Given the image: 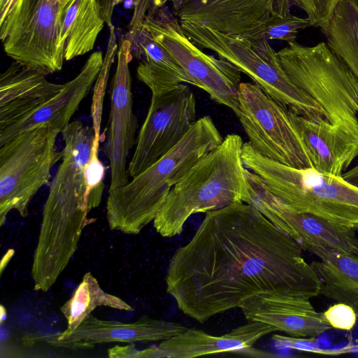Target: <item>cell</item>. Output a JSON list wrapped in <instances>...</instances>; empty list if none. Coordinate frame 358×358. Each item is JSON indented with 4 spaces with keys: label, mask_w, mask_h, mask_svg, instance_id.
<instances>
[{
    "label": "cell",
    "mask_w": 358,
    "mask_h": 358,
    "mask_svg": "<svg viewBox=\"0 0 358 358\" xmlns=\"http://www.w3.org/2000/svg\"><path fill=\"white\" fill-rule=\"evenodd\" d=\"M352 254H354L355 255H356L358 257V243L356 245V247L355 248Z\"/></svg>",
    "instance_id": "obj_39"
},
{
    "label": "cell",
    "mask_w": 358,
    "mask_h": 358,
    "mask_svg": "<svg viewBox=\"0 0 358 358\" xmlns=\"http://www.w3.org/2000/svg\"><path fill=\"white\" fill-rule=\"evenodd\" d=\"M301 247L251 204L206 213L192 239L169 261L166 292L203 323L247 298L279 292L311 299L322 282Z\"/></svg>",
    "instance_id": "obj_1"
},
{
    "label": "cell",
    "mask_w": 358,
    "mask_h": 358,
    "mask_svg": "<svg viewBox=\"0 0 358 358\" xmlns=\"http://www.w3.org/2000/svg\"><path fill=\"white\" fill-rule=\"evenodd\" d=\"M138 79L157 94L190 81L184 70L166 50L143 59L137 67Z\"/></svg>",
    "instance_id": "obj_27"
},
{
    "label": "cell",
    "mask_w": 358,
    "mask_h": 358,
    "mask_svg": "<svg viewBox=\"0 0 358 358\" xmlns=\"http://www.w3.org/2000/svg\"><path fill=\"white\" fill-rule=\"evenodd\" d=\"M323 313L325 320L331 328L350 331L356 324L357 315L354 308L345 303L338 302L329 306Z\"/></svg>",
    "instance_id": "obj_30"
},
{
    "label": "cell",
    "mask_w": 358,
    "mask_h": 358,
    "mask_svg": "<svg viewBox=\"0 0 358 358\" xmlns=\"http://www.w3.org/2000/svg\"><path fill=\"white\" fill-rule=\"evenodd\" d=\"M69 1V0H62V6H63V4H64V3H65L66 1Z\"/></svg>",
    "instance_id": "obj_42"
},
{
    "label": "cell",
    "mask_w": 358,
    "mask_h": 358,
    "mask_svg": "<svg viewBox=\"0 0 358 358\" xmlns=\"http://www.w3.org/2000/svg\"><path fill=\"white\" fill-rule=\"evenodd\" d=\"M110 34L106 48V52L103 57V65L99 75L96 80L94 93L93 96L92 112L101 113L104 92L111 64L117 52V38L113 25L110 27Z\"/></svg>",
    "instance_id": "obj_28"
},
{
    "label": "cell",
    "mask_w": 358,
    "mask_h": 358,
    "mask_svg": "<svg viewBox=\"0 0 358 358\" xmlns=\"http://www.w3.org/2000/svg\"><path fill=\"white\" fill-rule=\"evenodd\" d=\"M274 331L278 329L272 325L252 321L222 336L187 329L157 345L137 350L136 358H192L218 353L233 354L241 348L253 346L259 338Z\"/></svg>",
    "instance_id": "obj_18"
},
{
    "label": "cell",
    "mask_w": 358,
    "mask_h": 358,
    "mask_svg": "<svg viewBox=\"0 0 358 358\" xmlns=\"http://www.w3.org/2000/svg\"><path fill=\"white\" fill-rule=\"evenodd\" d=\"M352 229L355 231H358V224L352 227Z\"/></svg>",
    "instance_id": "obj_41"
},
{
    "label": "cell",
    "mask_w": 358,
    "mask_h": 358,
    "mask_svg": "<svg viewBox=\"0 0 358 358\" xmlns=\"http://www.w3.org/2000/svg\"><path fill=\"white\" fill-rule=\"evenodd\" d=\"M103 62L101 51L92 53L80 73L63 84L62 89L55 96L28 116L0 130V146L24 131L44 125L62 133L96 82Z\"/></svg>",
    "instance_id": "obj_19"
},
{
    "label": "cell",
    "mask_w": 358,
    "mask_h": 358,
    "mask_svg": "<svg viewBox=\"0 0 358 358\" xmlns=\"http://www.w3.org/2000/svg\"><path fill=\"white\" fill-rule=\"evenodd\" d=\"M185 0H152V7L160 8L168 2H171L176 14L180 10Z\"/></svg>",
    "instance_id": "obj_35"
},
{
    "label": "cell",
    "mask_w": 358,
    "mask_h": 358,
    "mask_svg": "<svg viewBox=\"0 0 358 358\" xmlns=\"http://www.w3.org/2000/svg\"><path fill=\"white\" fill-rule=\"evenodd\" d=\"M196 117L195 96L186 85L152 94L127 169L129 176L135 177L169 152L191 129Z\"/></svg>",
    "instance_id": "obj_13"
},
{
    "label": "cell",
    "mask_w": 358,
    "mask_h": 358,
    "mask_svg": "<svg viewBox=\"0 0 358 358\" xmlns=\"http://www.w3.org/2000/svg\"><path fill=\"white\" fill-rule=\"evenodd\" d=\"M20 0H7L5 5L0 9V22H3L13 7Z\"/></svg>",
    "instance_id": "obj_36"
},
{
    "label": "cell",
    "mask_w": 358,
    "mask_h": 358,
    "mask_svg": "<svg viewBox=\"0 0 358 358\" xmlns=\"http://www.w3.org/2000/svg\"><path fill=\"white\" fill-rule=\"evenodd\" d=\"M143 27L184 70L190 85L203 90L217 103L237 112L241 72L236 67L202 51L187 36L179 19L165 6H152Z\"/></svg>",
    "instance_id": "obj_9"
},
{
    "label": "cell",
    "mask_w": 358,
    "mask_h": 358,
    "mask_svg": "<svg viewBox=\"0 0 358 358\" xmlns=\"http://www.w3.org/2000/svg\"><path fill=\"white\" fill-rule=\"evenodd\" d=\"M275 0H185L176 13L180 22L224 34L243 35L273 8Z\"/></svg>",
    "instance_id": "obj_21"
},
{
    "label": "cell",
    "mask_w": 358,
    "mask_h": 358,
    "mask_svg": "<svg viewBox=\"0 0 358 358\" xmlns=\"http://www.w3.org/2000/svg\"><path fill=\"white\" fill-rule=\"evenodd\" d=\"M43 70L13 62L0 78V130L20 121L55 96L63 84Z\"/></svg>",
    "instance_id": "obj_20"
},
{
    "label": "cell",
    "mask_w": 358,
    "mask_h": 358,
    "mask_svg": "<svg viewBox=\"0 0 358 358\" xmlns=\"http://www.w3.org/2000/svg\"><path fill=\"white\" fill-rule=\"evenodd\" d=\"M60 131L49 125L24 131L0 146V226L8 213L24 217L31 199L49 182L62 159L56 146Z\"/></svg>",
    "instance_id": "obj_8"
},
{
    "label": "cell",
    "mask_w": 358,
    "mask_h": 358,
    "mask_svg": "<svg viewBox=\"0 0 358 358\" xmlns=\"http://www.w3.org/2000/svg\"><path fill=\"white\" fill-rule=\"evenodd\" d=\"M62 0H20L0 22V38L14 62L45 71H59Z\"/></svg>",
    "instance_id": "obj_11"
},
{
    "label": "cell",
    "mask_w": 358,
    "mask_h": 358,
    "mask_svg": "<svg viewBox=\"0 0 358 358\" xmlns=\"http://www.w3.org/2000/svg\"><path fill=\"white\" fill-rule=\"evenodd\" d=\"M245 173L250 195L246 203L255 207L303 250L320 259L334 253L353 252L358 238L352 228L290 209L266 188L258 176L247 169Z\"/></svg>",
    "instance_id": "obj_12"
},
{
    "label": "cell",
    "mask_w": 358,
    "mask_h": 358,
    "mask_svg": "<svg viewBox=\"0 0 358 358\" xmlns=\"http://www.w3.org/2000/svg\"><path fill=\"white\" fill-rule=\"evenodd\" d=\"M14 254V250L9 249L5 255L3 257L1 262V273H2L4 268L6 266L10 259L12 258Z\"/></svg>",
    "instance_id": "obj_37"
},
{
    "label": "cell",
    "mask_w": 358,
    "mask_h": 358,
    "mask_svg": "<svg viewBox=\"0 0 358 358\" xmlns=\"http://www.w3.org/2000/svg\"><path fill=\"white\" fill-rule=\"evenodd\" d=\"M187 328L182 324L143 315L134 322L99 319L89 314L71 333L45 337L48 343L70 350H90L110 343L159 342L178 336Z\"/></svg>",
    "instance_id": "obj_15"
},
{
    "label": "cell",
    "mask_w": 358,
    "mask_h": 358,
    "mask_svg": "<svg viewBox=\"0 0 358 358\" xmlns=\"http://www.w3.org/2000/svg\"><path fill=\"white\" fill-rule=\"evenodd\" d=\"M63 156L45 202L42 220L67 228H85L95 222L89 213L97 208L105 187L106 167L99 159L100 135L80 120L62 131Z\"/></svg>",
    "instance_id": "obj_4"
},
{
    "label": "cell",
    "mask_w": 358,
    "mask_h": 358,
    "mask_svg": "<svg viewBox=\"0 0 358 358\" xmlns=\"http://www.w3.org/2000/svg\"><path fill=\"white\" fill-rule=\"evenodd\" d=\"M117 52V64L110 91L106 153L110 168L108 192L126 185L128 180L127 159L136 143L137 118L133 111L131 76L129 64L132 59L131 42L121 38Z\"/></svg>",
    "instance_id": "obj_14"
},
{
    "label": "cell",
    "mask_w": 358,
    "mask_h": 358,
    "mask_svg": "<svg viewBox=\"0 0 358 358\" xmlns=\"http://www.w3.org/2000/svg\"><path fill=\"white\" fill-rule=\"evenodd\" d=\"M239 308L248 322L268 324L291 336L313 338L331 329L304 296L265 292L247 298Z\"/></svg>",
    "instance_id": "obj_16"
},
{
    "label": "cell",
    "mask_w": 358,
    "mask_h": 358,
    "mask_svg": "<svg viewBox=\"0 0 358 358\" xmlns=\"http://www.w3.org/2000/svg\"><path fill=\"white\" fill-rule=\"evenodd\" d=\"M180 24L195 45L215 52L292 112L311 120H325L332 123L322 108L291 81L282 66L278 52L267 40L227 34L188 22Z\"/></svg>",
    "instance_id": "obj_6"
},
{
    "label": "cell",
    "mask_w": 358,
    "mask_h": 358,
    "mask_svg": "<svg viewBox=\"0 0 358 358\" xmlns=\"http://www.w3.org/2000/svg\"><path fill=\"white\" fill-rule=\"evenodd\" d=\"M278 55L291 81L322 108L332 124L358 122V78L327 43L304 46L294 41Z\"/></svg>",
    "instance_id": "obj_7"
},
{
    "label": "cell",
    "mask_w": 358,
    "mask_h": 358,
    "mask_svg": "<svg viewBox=\"0 0 358 358\" xmlns=\"http://www.w3.org/2000/svg\"><path fill=\"white\" fill-rule=\"evenodd\" d=\"M289 116L308 148L313 168L341 177L358 156V122L315 121L290 110Z\"/></svg>",
    "instance_id": "obj_17"
},
{
    "label": "cell",
    "mask_w": 358,
    "mask_h": 358,
    "mask_svg": "<svg viewBox=\"0 0 358 358\" xmlns=\"http://www.w3.org/2000/svg\"></svg>",
    "instance_id": "obj_44"
},
{
    "label": "cell",
    "mask_w": 358,
    "mask_h": 358,
    "mask_svg": "<svg viewBox=\"0 0 358 358\" xmlns=\"http://www.w3.org/2000/svg\"><path fill=\"white\" fill-rule=\"evenodd\" d=\"M290 0H275L272 9L242 36L252 39L279 40L287 43L296 41L299 31L311 27L308 17L290 12Z\"/></svg>",
    "instance_id": "obj_26"
},
{
    "label": "cell",
    "mask_w": 358,
    "mask_h": 358,
    "mask_svg": "<svg viewBox=\"0 0 358 358\" xmlns=\"http://www.w3.org/2000/svg\"><path fill=\"white\" fill-rule=\"evenodd\" d=\"M331 51L358 78V5L342 0L327 24L320 29Z\"/></svg>",
    "instance_id": "obj_24"
},
{
    "label": "cell",
    "mask_w": 358,
    "mask_h": 358,
    "mask_svg": "<svg viewBox=\"0 0 358 358\" xmlns=\"http://www.w3.org/2000/svg\"><path fill=\"white\" fill-rule=\"evenodd\" d=\"M106 306L120 310L134 309L121 298L106 292L91 272H87L72 296L60 310L67 321V328L59 333L66 335L76 329L95 308Z\"/></svg>",
    "instance_id": "obj_25"
},
{
    "label": "cell",
    "mask_w": 358,
    "mask_h": 358,
    "mask_svg": "<svg viewBox=\"0 0 358 358\" xmlns=\"http://www.w3.org/2000/svg\"><path fill=\"white\" fill-rule=\"evenodd\" d=\"M241 159L244 166L290 209L352 229L358 224V188L342 177L277 162L259 154L249 142L243 144Z\"/></svg>",
    "instance_id": "obj_5"
},
{
    "label": "cell",
    "mask_w": 358,
    "mask_h": 358,
    "mask_svg": "<svg viewBox=\"0 0 358 358\" xmlns=\"http://www.w3.org/2000/svg\"><path fill=\"white\" fill-rule=\"evenodd\" d=\"M342 0H290L292 5L302 9L312 26L321 29L327 24Z\"/></svg>",
    "instance_id": "obj_29"
},
{
    "label": "cell",
    "mask_w": 358,
    "mask_h": 358,
    "mask_svg": "<svg viewBox=\"0 0 358 358\" xmlns=\"http://www.w3.org/2000/svg\"><path fill=\"white\" fill-rule=\"evenodd\" d=\"M311 265L322 282L320 294L350 305L358 317V257L334 253Z\"/></svg>",
    "instance_id": "obj_23"
},
{
    "label": "cell",
    "mask_w": 358,
    "mask_h": 358,
    "mask_svg": "<svg viewBox=\"0 0 358 358\" xmlns=\"http://www.w3.org/2000/svg\"><path fill=\"white\" fill-rule=\"evenodd\" d=\"M152 0H134V12L129 24V29L126 38L131 44V51L135 48L138 35L143 25V22L146 16V12L150 7Z\"/></svg>",
    "instance_id": "obj_31"
},
{
    "label": "cell",
    "mask_w": 358,
    "mask_h": 358,
    "mask_svg": "<svg viewBox=\"0 0 358 358\" xmlns=\"http://www.w3.org/2000/svg\"><path fill=\"white\" fill-rule=\"evenodd\" d=\"M101 8L103 17L106 24L109 27L112 24V15L115 7V0H96Z\"/></svg>",
    "instance_id": "obj_32"
},
{
    "label": "cell",
    "mask_w": 358,
    "mask_h": 358,
    "mask_svg": "<svg viewBox=\"0 0 358 358\" xmlns=\"http://www.w3.org/2000/svg\"><path fill=\"white\" fill-rule=\"evenodd\" d=\"M343 179L358 188V164L342 174Z\"/></svg>",
    "instance_id": "obj_34"
},
{
    "label": "cell",
    "mask_w": 358,
    "mask_h": 358,
    "mask_svg": "<svg viewBox=\"0 0 358 358\" xmlns=\"http://www.w3.org/2000/svg\"><path fill=\"white\" fill-rule=\"evenodd\" d=\"M236 115L249 143L259 154L294 168H313L308 148L291 120L289 110L259 85L240 83Z\"/></svg>",
    "instance_id": "obj_10"
},
{
    "label": "cell",
    "mask_w": 358,
    "mask_h": 358,
    "mask_svg": "<svg viewBox=\"0 0 358 358\" xmlns=\"http://www.w3.org/2000/svg\"><path fill=\"white\" fill-rule=\"evenodd\" d=\"M223 138L211 117L196 121L169 152L124 186L108 192L106 219L109 228L138 234L164 204L173 186Z\"/></svg>",
    "instance_id": "obj_2"
},
{
    "label": "cell",
    "mask_w": 358,
    "mask_h": 358,
    "mask_svg": "<svg viewBox=\"0 0 358 358\" xmlns=\"http://www.w3.org/2000/svg\"><path fill=\"white\" fill-rule=\"evenodd\" d=\"M0 313V322L2 324L4 321H6L7 317L6 309L3 305H1Z\"/></svg>",
    "instance_id": "obj_38"
},
{
    "label": "cell",
    "mask_w": 358,
    "mask_h": 358,
    "mask_svg": "<svg viewBox=\"0 0 358 358\" xmlns=\"http://www.w3.org/2000/svg\"><path fill=\"white\" fill-rule=\"evenodd\" d=\"M105 20L96 0H69L62 6L60 45L69 61L94 48Z\"/></svg>",
    "instance_id": "obj_22"
},
{
    "label": "cell",
    "mask_w": 358,
    "mask_h": 358,
    "mask_svg": "<svg viewBox=\"0 0 358 358\" xmlns=\"http://www.w3.org/2000/svg\"><path fill=\"white\" fill-rule=\"evenodd\" d=\"M354 1H355L357 3V4L358 5V0H354Z\"/></svg>",
    "instance_id": "obj_43"
},
{
    "label": "cell",
    "mask_w": 358,
    "mask_h": 358,
    "mask_svg": "<svg viewBox=\"0 0 358 358\" xmlns=\"http://www.w3.org/2000/svg\"><path fill=\"white\" fill-rule=\"evenodd\" d=\"M243 140L228 134L213 150L199 159L176 183L153 222L162 237L182 233L193 214L218 210L250 199L242 159Z\"/></svg>",
    "instance_id": "obj_3"
},
{
    "label": "cell",
    "mask_w": 358,
    "mask_h": 358,
    "mask_svg": "<svg viewBox=\"0 0 358 358\" xmlns=\"http://www.w3.org/2000/svg\"><path fill=\"white\" fill-rule=\"evenodd\" d=\"M233 354H236L242 356H246L250 357H259V358H268V357H275V355L261 350L257 348H253L252 346L247 347L245 348H241L235 351Z\"/></svg>",
    "instance_id": "obj_33"
},
{
    "label": "cell",
    "mask_w": 358,
    "mask_h": 358,
    "mask_svg": "<svg viewBox=\"0 0 358 358\" xmlns=\"http://www.w3.org/2000/svg\"><path fill=\"white\" fill-rule=\"evenodd\" d=\"M7 0H0V9L3 7Z\"/></svg>",
    "instance_id": "obj_40"
}]
</instances>
